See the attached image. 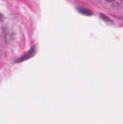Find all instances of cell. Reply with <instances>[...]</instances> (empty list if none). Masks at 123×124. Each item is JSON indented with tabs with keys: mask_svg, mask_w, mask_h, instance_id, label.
<instances>
[{
	"mask_svg": "<svg viewBox=\"0 0 123 124\" xmlns=\"http://www.w3.org/2000/svg\"><path fill=\"white\" fill-rule=\"evenodd\" d=\"M1 15L0 14V20H1Z\"/></svg>",
	"mask_w": 123,
	"mask_h": 124,
	"instance_id": "5",
	"label": "cell"
},
{
	"mask_svg": "<svg viewBox=\"0 0 123 124\" xmlns=\"http://www.w3.org/2000/svg\"><path fill=\"white\" fill-rule=\"evenodd\" d=\"M100 17H101V18L103 20H104L105 22H107V23H108V22H110V21H111V20H110L107 16L104 15V14H101V15H100Z\"/></svg>",
	"mask_w": 123,
	"mask_h": 124,
	"instance_id": "3",
	"label": "cell"
},
{
	"mask_svg": "<svg viewBox=\"0 0 123 124\" xmlns=\"http://www.w3.org/2000/svg\"><path fill=\"white\" fill-rule=\"evenodd\" d=\"M78 11L80 13V14H83L84 15H92V12L87 9V8H83V7H78L77 8Z\"/></svg>",
	"mask_w": 123,
	"mask_h": 124,
	"instance_id": "2",
	"label": "cell"
},
{
	"mask_svg": "<svg viewBox=\"0 0 123 124\" xmlns=\"http://www.w3.org/2000/svg\"><path fill=\"white\" fill-rule=\"evenodd\" d=\"M36 49L35 46H33L29 51H28L24 55H22L21 57H20L19 59H17L15 62H22L23 61H25L30 58H31L35 54H36Z\"/></svg>",
	"mask_w": 123,
	"mask_h": 124,
	"instance_id": "1",
	"label": "cell"
},
{
	"mask_svg": "<svg viewBox=\"0 0 123 124\" xmlns=\"http://www.w3.org/2000/svg\"><path fill=\"white\" fill-rule=\"evenodd\" d=\"M106 1H107V2H112V1H114L115 0H105Z\"/></svg>",
	"mask_w": 123,
	"mask_h": 124,
	"instance_id": "4",
	"label": "cell"
}]
</instances>
